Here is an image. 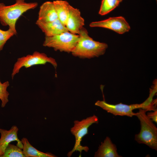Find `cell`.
I'll list each match as a JSON object with an SVG mask.
<instances>
[{"instance_id":"obj_8","label":"cell","mask_w":157,"mask_h":157,"mask_svg":"<svg viewBox=\"0 0 157 157\" xmlns=\"http://www.w3.org/2000/svg\"><path fill=\"white\" fill-rule=\"evenodd\" d=\"M90 26L108 29L119 34L129 32L131 29L129 24L122 16L110 17L104 20L92 22L90 24Z\"/></svg>"},{"instance_id":"obj_12","label":"cell","mask_w":157,"mask_h":157,"mask_svg":"<svg viewBox=\"0 0 157 157\" xmlns=\"http://www.w3.org/2000/svg\"><path fill=\"white\" fill-rule=\"evenodd\" d=\"M95 157H121L117 152L116 145L113 144L110 138L107 137L98 147L95 153Z\"/></svg>"},{"instance_id":"obj_16","label":"cell","mask_w":157,"mask_h":157,"mask_svg":"<svg viewBox=\"0 0 157 157\" xmlns=\"http://www.w3.org/2000/svg\"><path fill=\"white\" fill-rule=\"evenodd\" d=\"M120 2L119 0H102L99 14L101 15L108 14L117 7Z\"/></svg>"},{"instance_id":"obj_13","label":"cell","mask_w":157,"mask_h":157,"mask_svg":"<svg viewBox=\"0 0 157 157\" xmlns=\"http://www.w3.org/2000/svg\"><path fill=\"white\" fill-rule=\"evenodd\" d=\"M58 19L53 2L46 1L40 7L38 20L44 22H50Z\"/></svg>"},{"instance_id":"obj_17","label":"cell","mask_w":157,"mask_h":157,"mask_svg":"<svg viewBox=\"0 0 157 157\" xmlns=\"http://www.w3.org/2000/svg\"><path fill=\"white\" fill-rule=\"evenodd\" d=\"M1 157H25L22 149L17 145L9 144Z\"/></svg>"},{"instance_id":"obj_5","label":"cell","mask_w":157,"mask_h":157,"mask_svg":"<svg viewBox=\"0 0 157 157\" xmlns=\"http://www.w3.org/2000/svg\"><path fill=\"white\" fill-rule=\"evenodd\" d=\"M98 118L94 115L79 121H74V125L71 128L70 131L75 138V143L72 149L67 153V155L71 157L73 153L75 151L80 152L79 156H81L82 151L87 152L89 150L87 146H83L81 144L82 138L88 133L89 127L94 123H98Z\"/></svg>"},{"instance_id":"obj_18","label":"cell","mask_w":157,"mask_h":157,"mask_svg":"<svg viewBox=\"0 0 157 157\" xmlns=\"http://www.w3.org/2000/svg\"><path fill=\"white\" fill-rule=\"evenodd\" d=\"M9 85V83L8 81L1 83L0 81V99L1 101V106L2 108L4 107L8 102L9 94L7 89Z\"/></svg>"},{"instance_id":"obj_11","label":"cell","mask_w":157,"mask_h":157,"mask_svg":"<svg viewBox=\"0 0 157 157\" xmlns=\"http://www.w3.org/2000/svg\"><path fill=\"white\" fill-rule=\"evenodd\" d=\"M36 24L46 36L58 35L68 31L65 26L58 19L54 21L47 22L37 20Z\"/></svg>"},{"instance_id":"obj_1","label":"cell","mask_w":157,"mask_h":157,"mask_svg":"<svg viewBox=\"0 0 157 157\" xmlns=\"http://www.w3.org/2000/svg\"><path fill=\"white\" fill-rule=\"evenodd\" d=\"M78 41L71 53L75 56L90 58L103 55L108 47L107 44L94 40L83 27L80 31Z\"/></svg>"},{"instance_id":"obj_2","label":"cell","mask_w":157,"mask_h":157,"mask_svg":"<svg viewBox=\"0 0 157 157\" xmlns=\"http://www.w3.org/2000/svg\"><path fill=\"white\" fill-rule=\"evenodd\" d=\"M155 93L154 91L151 90L148 98L144 102L140 104L127 105L121 103L116 104H112L106 102L104 100L97 101L95 102V105L115 116L132 117L136 116L137 113H134L133 110L136 109H145L148 111H154L157 109L156 107L157 100H153Z\"/></svg>"},{"instance_id":"obj_20","label":"cell","mask_w":157,"mask_h":157,"mask_svg":"<svg viewBox=\"0 0 157 157\" xmlns=\"http://www.w3.org/2000/svg\"><path fill=\"white\" fill-rule=\"evenodd\" d=\"M153 112H149L147 113V115L153 122L157 123V110L156 109Z\"/></svg>"},{"instance_id":"obj_22","label":"cell","mask_w":157,"mask_h":157,"mask_svg":"<svg viewBox=\"0 0 157 157\" xmlns=\"http://www.w3.org/2000/svg\"><path fill=\"white\" fill-rule=\"evenodd\" d=\"M156 0V1H157V0Z\"/></svg>"},{"instance_id":"obj_6","label":"cell","mask_w":157,"mask_h":157,"mask_svg":"<svg viewBox=\"0 0 157 157\" xmlns=\"http://www.w3.org/2000/svg\"><path fill=\"white\" fill-rule=\"evenodd\" d=\"M79 37L78 35L69 31L53 36H45L43 45L52 48L55 51L71 52L77 44Z\"/></svg>"},{"instance_id":"obj_4","label":"cell","mask_w":157,"mask_h":157,"mask_svg":"<svg viewBox=\"0 0 157 157\" xmlns=\"http://www.w3.org/2000/svg\"><path fill=\"white\" fill-rule=\"evenodd\" d=\"M136 116L141 126L140 132L135 136V140L139 144H145L152 149L157 150V128L153 121L146 114L148 110L139 109Z\"/></svg>"},{"instance_id":"obj_14","label":"cell","mask_w":157,"mask_h":157,"mask_svg":"<svg viewBox=\"0 0 157 157\" xmlns=\"http://www.w3.org/2000/svg\"><path fill=\"white\" fill-rule=\"evenodd\" d=\"M21 141L23 144L22 149L25 157H56L51 153H44L38 150L31 144L26 138H23Z\"/></svg>"},{"instance_id":"obj_10","label":"cell","mask_w":157,"mask_h":157,"mask_svg":"<svg viewBox=\"0 0 157 157\" xmlns=\"http://www.w3.org/2000/svg\"><path fill=\"white\" fill-rule=\"evenodd\" d=\"M84 24V19L81 16L79 10L70 5L68 16L65 25L68 31L78 35Z\"/></svg>"},{"instance_id":"obj_21","label":"cell","mask_w":157,"mask_h":157,"mask_svg":"<svg viewBox=\"0 0 157 157\" xmlns=\"http://www.w3.org/2000/svg\"><path fill=\"white\" fill-rule=\"evenodd\" d=\"M119 0L121 1V2H122L123 1V0Z\"/></svg>"},{"instance_id":"obj_19","label":"cell","mask_w":157,"mask_h":157,"mask_svg":"<svg viewBox=\"0 0 157 157\" xmlns=\"http://www.w3.org/2000/svg\"><path fill=\"white\" fill-rule=\"evenodd\" d=\"M15 35L14 32L10 28H9L6 31L0 29V51L2 49L7 40Z\"/></svg>"},{"instance_id":"obj_7","label":"cell","mask_w":157,"mask_h":157,"mask_svg":"<svg viewBox=\"0 0 157 157\" xmlns=\"http://www.w3.org/2000/svg\"><path fill=\"white\" fill-rule=\"evenodd\" d=\"M47 63L51 64L55 68L57 67V64L54 59L48 57L44 53L37 51L34 52L32 54L19 58L14 65L11 74L12 79L23 67L27 68L34 65H45Z\"/></svg>"},{"instance_id":"obj_15","label":"cell","mask_w":157,"mask_h":157,"mask_svg":"<svg viewBox=\"0 0 157 157\" xmlns=\"http://www.w3.org/2000/svg\"><path fill=\"white\" fill-rule=\"evenodd\" d=\"M53 2L58 19L65 26L68 16L70 5L67 1H64L58 0Z\"/></svg>"},{"instance_id":"obj_9","label":"cell","mask_w":157,"mask_h":157,"mask_svg":"<svg viewBox=\"0 0 157 157\" xmlns=\"http://www.w3.org/2000/svg\"><path fill=\"white\" fill-rule=\"evenodd\" d=\"M18 128L15 125L13 126L9 130L0 129V157L3 155L6 148L12 141H16L17 145L22 149L23 144L18 138Z\"/></svg>"},{"instance_id":"obj_3","label":"cell","mask_w":157,"mask_h":157,"mask_svg":"<svg viewBox=\"0 0 157 157\" xmlns=\"http://www.w3.org/2000/svg\"><path fill=\"white\" fill-rule=\"evenodd\" d=\"M38 6L37 2L27 3L25 0H15L14 4L9 6L0 3V22L3 26H8L16 35V24L19 18L25 12Z\"/></svg>"}]
</instances>
